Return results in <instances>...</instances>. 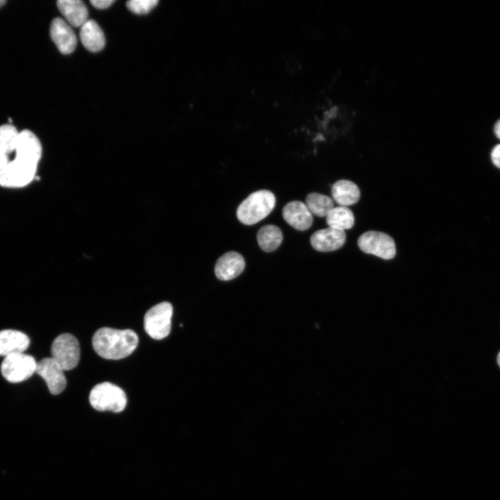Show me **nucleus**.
Returning a JSON list of instances; mask_svg holds the SVG:
<instances>
[{
	"label": "nucleus",
	"instance_id": "f257e3e1",
	"mask_svg": "<svg viewBox=\"0 0 500 500\" xmlns=\"http://www.w3.org/2000/svg\"><path fill=\"white\" fill-rule=\"evenodd\" d=\"M306 128L315 142L351 140L358 131L359 112L349 102L328 97L317 102L308 114Z\"/></svg>",
	"mask_w": 500,
	"mask_h": 500
},
{
	"label": "nucleus",
	"instance_id": "f03ea898",
	"mask_svg": "<svg viewBox=\"0 0 500 500\" xmlns=\"http://www.w3.org/2000/svg\"><path fill=\"white\" fill-rule=\"evenodd\" d=\"M138 336L133 330L102 327L93 335L92 344L101 357L119 360L131 354L138 347Z\"/></svg>",
	"mask_w": 500,
	"mask_h": 500
},
{
	"label": "nucleus",
	"instance_id": "7ed1b4c3",
	"mask_svg": "<svg viewBox=\"0 0 500 500\" xmlns=\"http://www.w3.org/2000/svg\"><path fill=\"white\" fill-rule=\"evenodd\" d=\"M276 204L274 194L261 190L249 194L238 206L237 217L245 225H252L266 217Z\"/></svg>",
	"mask_w": 500,
	"mask_h": 500
},
{
	"label": "nucleus",
	"instance_id": "20e7f679",
	"mask_svg": "<svg viewBox=\"0 0 500 500\" xmlns=\"http://www.w3.org/2000/svg\"><path fill=\"white\" fill-rule=\"evenodd\" d=\"M89 400L95 410L113 412L123 411L127 403L124 390L109 382L97 384L90 391Z\"/></svg>",
	"mask_w": 500,
	"mask_h": 500
},
{
	"label": "nucleus",
	"instance_id": "39448f33",
	"mask_svg": "<svg viewBox=\"0 0 500 500\" xmlns=\"http://www.w3.org/2000/svg\"><path fill=\"white\" fill-rule=\"evenodd\" d=\"M173 307L167 301L159 303L149 309L144 317L147 333L153 339L161 340L170 333Z\"/></svg>",
	"mask_w": 500,
	"mask_h": 500
},
{
	"label": "nucleus",
	"instance_id": "423d86ee",
	"mask_svg": "<svg viewBox=\"0 0 500 500\" xmlns=\"http://www.w3.org/2000/svg\"><path fill=\"white\" fill-rule=\"evenodd\" d=\"M38 166L15 157L0 172V186L8 188L26 186L35 178Z\"/></svg>",
	"mask_w": 500,
	"mask_h": 500
},
{
	"label": "nucleus",
	"instance_id": "0eeeda50",
	"mask_svg": "<svg viewBox=\"0 0 500 500\" xmlns=\"http://www.w3.org/2000/svg\"><path fill=\"white\" fill-rule=\"evenodd\" d=\"M37 362L30 356L22 353L10 355L4 358L1 365L3 376L10 383H19L35 373Z\"/></svg>",
	"mask_w": 500,
	"mask_h": 500
},
{
	"label": "nucleus",
	"instance_id": "6e6552de",
	"mask_svg": "<svg viewBox=\"0 0 500 500\" xmlns=\"http://www.w3.org/2000/svg\"><path fill=\"white\" fill-rule=\"evenodd\" d=\"M51 358L65 370L74 369L80 359V346L77 339L70 333L56 337L51 347Z\"/></svg>",
	"mask_w": 500,
	"mask_h": 500
},
{
	"label": "nucleus",
	"instance_id": "1a4fd4ad",
	"mask_svg": "<svg viewBox=\"0 0 500 500\" xmlns=\"http://www.w3.org/2000/svg\"><path fill=\"white\" fill-rule=\"evenodd\" d=\"M358 245L362 251L384 260L392 259L396 255L394 240L383 232L369 231L362 233L358 238Z\"/></svg>",
	"mask_w": 500,
	"mask_h": 500
},
{
	"label": "nucleus",
	"instance_id": "9d476101",
	"mask_svg": "<svg viewBox=\"0 0 500 500\" xmlns=\"http://www.w3.org/2000/svg\"><path fill=\"white\" fill-rule=\"evenodd\" d=\"M64 371L51 357L44 358L37 362L35 373L45 381L52 394H58L65 390L67 380Z\"/></svg>",
	"mask_w": 500,
	"mask_h": 500
},
{
	"label": "nucleus",
	"instance_id": "9b49d317",
	"mask_svg": "<svg viewBox=\"0 0 500 500\" xmlns=\"http://www.w3.org/2000/svg\"><path fill=\"white\" fill-rule=\"evenodd\" d=\"M50 35L62 54L73 52L76 46V37L71 26L63 19H53L50 26Z\"/></svg>",
	"mask_w": 500,
	"mask_h": 500
},
{
	"label": "nucleus",
	"instance_id": "f8f14e48",
	"mask_svg": "<svg viewBox=\"0 0 500 500\" xmlns=\"http://www.w3.org/2000/svg\"><path fill=\"white\" fill-rule=\"evenodd\" d=\"M15 151L16 158L38 165L42 147L38 138L32 131L24 129L19 132Z\"/></svg>",
	"mask_w": 500,
	"mask_h": 500
},
{
	"label": "nucleus",
	"instance_id": "ddd939ff",
	"mask_svg": "<svg viewBox=\"0 0 500 500\" xmlns=\"http://www.w3.org/2000/svg\"><path fill=\"white\" fill-rule=\"evenodd\" d=\"M345 240L344 231L331 227L318 230L310 237L312 247L322 252L335 251L344 245Z\"/></svg>",
	"mask_w": 500,
	"mask_h": 500
},
{
	"label": "nucleus",
	"instance_id": "4468645a",
	"mask_svg": "<svg viewBox=\"0 0 500 500\" xmlns=\"http://www.w3.org/2000/svg\"><path fill=\"white\" fill-rule=\"evenodd\" d=\"M245 261L238 252L228 251L217 260L215 274L222 281H230L239 276L244 270Z\"/></svg>",
	"mask_w": 500,
	"mask_h": 500
},
{
	"label": "nucleus",
	"instance_id": "2eb2a0df",
	"mask_svg": "<svg viewBox=\"0 0 500 500\" xmlns=\"http://www.w3.org/2000/svg\"><path fill=\"white\" fill-rule=\"evenodd\" d=\"M282 214L285 221L297 230L306 231L312 226V215L306 205L300 201L288 203L283 207Z\"/></svg>",
	"mask_w": 500,
	"mask_h": 500
},
{
	"label": "nucleus",
	"instance_id": "dca6fc26",
	"mask_svg": "<svg viewBox=\"0 0 500 500\" xmlns=\"http://www.w3.org/2000/svg\"><path fill=\"white\" fill-rule=\"evenodd\" d=\"M30 340L24 333L12 329L0 331V356L22 353L28 347Z\"/></svg>",
	"mask_w": 500,
	"mask_h": 500
},
{
	"label": "nucleus",
	"instance_id": "f3484780",
	"mask_svg": "<svg viewBox=\"0 0 500 500\" xmlns=\"http://www.w3.org/2000/svg\"><path fill=\"white\" fill-rule=\"evenodd\" d=\"M57 6L70 26L81 27L88 20L87 7L80 0H59Z\"/></svg>",
	"mask_w": 500,
	"mask_h": 500
},
{
	"label": "nucleus",
	"instance_id": "a211bd4d",
	"mask_svg": "<svg viewBox=\"0 0 500 500\" xmlns=\"http://www.w3.org/2000/svg\"><path fill=\"white\" fill-rule=\"evenodd\" d=\"M80 38L84 47L92 52L99 51L105 46L103 32L92 19H88L81 26Z\"/></svg>",
	"mask_w": 500,
	"mask_h": 500
},
{
	"label": "nucleus",
	"instance_id": "6ab92c4d",
	"mask_svg": "<svg viewBox=\"0 0 500 500\" xmlns=\"http://www.w3.org/2000/svg\"><path fill=\"white\" fill-rule=\"evenodd\" d=\"M331 192L335 202L339 206L345 207L357 203L360 196L358 185L345 179L336 181L332 186Z\"/></svg>",
	"mask_w": 500,
	"mask_h": 500
},
{
	"label": "nucleus",
	"instance_id": "aec40b11",
	"mask_svg": "<svg viewBox=\"0 0 500 500\" xmlns=\"http://www.w3.org/2000/svg\"><path fill=\"white\" fill-rule=\"evenodd\" d=\"M282 240V232L275 225L263 226L257 233V241L259 247L266 252L276 250L281 244Z\"/></svg>",
	"mask_w": 500,
	"mask_h": 500
},
{
	"label": "nucleus",
	"instance_id": "412c9836",
	"mask_svg": "<svg viewBox=\"0 0 500 500\" xmlns=\"http://www.w3.org/2000/svg\"><path fill=\"white\" fill-rule=\"evenodd\" d=\"M326 221L328 227L344 231L353 226L354 215L348 207L339 206L329 212Z\"/></svg>",
	"mask_w": 500,
	"mask_h": 500
},
{
	"label": "nucleus",
	"instance_id": "4be33fe9",
	"mask_svg": "<svg viewBox=\"0 0 500 500\" xmlns=\"http://www.w3.org/2000/svg\"><path fill=\"white\" fill-rule=\"evenodd\" d=\"M312 215L319 217H326L335 207L333 200L328 196L312 192L307 195L306 203Z\"/></svg>",
	"mask_w": 500,
	"mask_h": 500
},
{
	"label": "nucleus",
	"instance_id": "5701e85b",
	"mask_svg": "<svg viewBox=\"0 0 500 500\" xmlns=\"http://www.w3.org/2000/svg\"><path fill=\"white\" fill-rule=\"evenodd\" d=\"M19 132L12 124L0 126V149L10 153L15 151Z\"/></svg>",
	"mask_w": 500,
	"mask_h": 500
},
{
	"label": "nucleus",
	"instance_id": "b1692460",
	"mask_svg": "<svg viewBox=\"0 0 500 500\" xmlns=\"http://www.w3.org/2000/svg\"><path fill=\"white\" fill-rule=\"evenodd\" d=\"M158 3V0H131L126 2V6L131 12L143 15L151 11Z\"/></svg>",
	"mask_w": 500,
	"mask_h": 500
},
{
	"label": "nucleus",
	"instance_id": "393cba45",
	"mask_svg": "<svg viewBox=\"0 0 500 500\" xmlns=\"http://www.w3.org/2000/svg\"><path fill=\"white\" fill-rule=\"evenodd\" d=\"M114 0H91L90 3L92 5L97 9H106L110 7L113 3Z\"/></svg>",
	"mask_w": 500,
	"mask_h": 500
},
{
	"label": "nucleus",
	"instance_id": "a878e982",
	"mask_svg": "<svg viewBox=\"0 0 500 500\" xmlns=\"http://www.w3.org/2000/svg\"><path fill=\"white\" fill-rule=\"evenodd\" d=\"M491 159L494 165L500 168V144L494 147L491 152Z\"/></svg>",
	"mask_w": 500,
	"mask_h": 500
},
{
	"label": "nucleus",
	"instance_id": "bb28decb",
	"mask_svg": "<svg viewBox=\"0 0 500 500\" xmlns=\"http://www.w3.org/2000/svg\"><path fill=\"white\" fill-rule=\"evenodd\" d=\"M8 155V153L0 149V172L10 162Z\"/></svg>",
	"mask_w": 500,
	"mask_h": 500
},
{
	"label": "nucleus",
	"instance_id": "cd10ccee",
	"mask_svg": "<svg viewBox=\"0 0 500 500\" xmlns=\"http://www.w3.org/2000/svg\"><path fill=\"white\" fill-rule=\"evenodd\" d=\"M494 133L497 137L500 139V120H499L494 126Z\"/></svg>",
	"mask_w": 500,
	"mask_h": 500
},
{
	"label": "nucleus",
	"instance_id": "c85d7f7f",
	"mask_svg": "<svg viewBox=\"0 0 500 500\" xmlns=\"http://www.w3.org/2000/svg\"><path fill=\"white\" fill-rule=\"evenodd\" d=\"M6 1L4 0H0V8L2 7L6 3Z\"/></svg>",
	"mask_w": 500,
	"mask_h": 500
},
{
	"label": "nucleus",
	"instance_id": "c756f323",
	"mask_svg": "<svg viewBox=\"0 0 500 500\" xmlns=\"http://www.w3.org/2000/svg\"><path fill=\"white\" fill-rule=\"evenodd\" d=\"M497 362H498V364H499V367H500V351H499V354H498V356H497Z\"/></svg>",
	"mask_w": 500,
	"mask_h": 500
}]
</instances>
